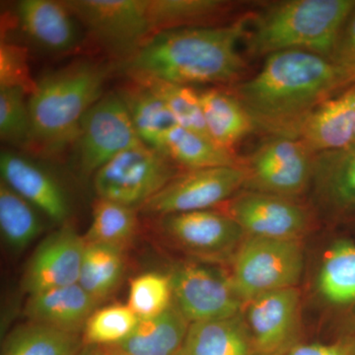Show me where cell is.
I'll return each instance as SVG.
<instances>
[{"instance_id": "1", "label": "cell", "mask_w": 355, "mask_h": 355, "mask_svg": "<svg viewBox=\"0 0 355 355\" xmlns=\"http://www.w3.org/2000/svg\"><path fill=\"white\" fill-rule=\"evenodd\" d=\"M347 80L329 58L302 50L277 51L240 86L238 99L254 125L275 137L298 139L308 116Z\"/></svg>"}, {"instance_id": "2", "label": "cell", "mask_w": 355, "mask_h": 355, "mask_svg": "<svg viewBox=\"0 0 355 355\" xmlns=\"http://www.w3.org/2000/svg\"><path fill=\"white\" fill-rule=\"evenodd\" d=\"M246 33L245 19L156 33L125 62V70L184 86L230 83L246 69L238 50Z\"/></svg>"}, {"instance_id": "3", "label": "cell", "mask_w": 355, "mask_h": 355, "mask_svg": "<svg viewBox=\"0 0 355 355\" xmlns=\"http://www.w3.org/2000/svg\"><path fill=\"white\" fill-rule=\"evenodd\" d=\"M111 72L110 64L81 58L42 76L28 97L32 148L58 153L77 141L83 118L104 96Z\"/></svg>"}, {"instance_id": "4", "label": "cell", "mask_w": 355, "mask_h": 355, "mask_svg": "<svg viewBox=\"0 0 355 355\" xmlns=\"http://www.w3.org/2000/svg\"><path fill=\"white\" fill-rule=\"evenodd\" d=\"M354 0H291L268 9L250 36L256 55L302 50L330 58Z\"/></svg>"}, {"instance_id": "5", "label": "cell", "mask_w": 355, "mask_h": 355, "mask_svg": "<svg viewBox=\"0 0 355 355\" xmlns=\"http://www.w3.org/2000/svg\"><path fill=\"white\" fill-rule=\"evenodd\" d=\"M303 268L300 240L245 236L235 250L230 279L246 305L263 294L296 287Z\"/></svg>"}, {"instance_id": "6", "label": "cell", "mask_w": 355, "mask_h": 355, "mask_svg": "<svg viewBox=\"0 0 355 355\" xmlns=\"http://www.w3.org/2000/svg\"><path fill=\"white\" fill-rule=\"evenodd\" d=\"M181 168L140 141L128 147L94 175L98 198L139 210L177 176Z\"/></svg>"}, {"instance_id": "7", "label": "cell", "mask_w": 355, "mask_h": 355, "mask_svg": "<svg viewBox=\"0 0 355 355\" xmlns=\"http://www.w3.org/2000/svg\"><path fill=\"white\" fill-rule=\"evenodd\" d=\"M77 20L116 60L128 62L153 36L147 0H65Z\"/></svg>"}, {"instance_id": "8", "label": "cell", "mask_w": 355, "mask_h": 355, "mask_svg": "<svg viewBox=\"0 0 355 355\" xmlns=\"http://www.w3.org/2000/svg\"><path fill=\"white\" fill-rule=\"evenodd\" d=\"M241 165L184 170L166 184L139 210L144 216L159 217L210 209L227 200L246 184Z\"/></svg>"}, {"instance_id": "9", "label": "cell", "mask_w": 355, "mask_h": 355, "mask_svg": "<svg viewBox=\"0 0 355 355\" xmlns=\"http://www.w3.org/2000/svg\"><path fill=\"white\" fill-rule=\"evenodd\" d=\"M173 302L190 323L234 317L244 311L230 277L193 261L173 266L169 272Z\"/></svg>"}, {"instance_id": "10", "label": "cell", "mask_w": 355, "mask_h": 355, "mask_svg": "<svg viewBox=\"0 0 355 355\" xmlns=\"http://www.w3.org/2000/svg\"><path fill=\"white\" fill-rule=\"evenodd\" d=\"M141 141L118 92L104 95L83 118L77 139V166L88 177L121 151Z\"/></svg>"}, {"instance_id": "11", "label": "cell", "mask_w": 355, "mask_h": 355, "mask_svg": "<svg viewBox=\"0 0 355 355\" xmlns=\"http://www.w3.org/2000/svg\"><path fill=\"white\" fill-rule=\"evenodd\" d=\"M314 156L300 139L273 137L250 159L245 186L292 200L312 182Z\"/></svg>"}, {"instance_id": "12", "label": "cell", "mask_w": 355, "mask_h": 355, "mask_svg": "<svg viewBox=\"0 0 355 355\" xmlns=\"http://www.w3.org/2000/svg\"><path fill=\"white\" fill-rule=\"evenodd\" d=\"M153 233L168 246L209 258L235 252L246 236L232 217L210 209L154 217Z\"/></svg>"}, {"instance_id": "13", "label": "cell", "mask_w": 355, "mask_h": 355, "mask_svg": "<svg viewBox=\"0 0 355 355\" xmlns=\"http://www.w3.org/2000/svg\"><path fill=\"white\" fill-rule=\"evenodd\" d=\"M244 316L258 355H286L301 343L302 318L297 287L253 299L245 306Z\"/></svg>"}, {"instance_id": "14", "label": "cell", "mask_w": 355, "mask_h": 355, "mask_svg": "<svg viewBox=\"0 0 355 355\" xmlns=\"http://www.w3.org/2000/svg\"><path fill=\"white\" fill-rule=\"evenodd\" d=\"M85 246L83 236L67 223L46 236L28 261L23 291L33 295L78 284Z\"/></svg>"}, {"instance_id": "15", "label": "cell", "mask_w": 355, "mask_h": 355, "mask_svg": "<svg viewBox=\"0 0 355 355\" xmlns=\"http://www.w3.org/2000/svg\"><path fill=\"white\" fill-rule=\"evenodd\" d=\"M227 214L246 236L270 239L300 240L310 224L306 210L291 198L259 191L236 197Z\"/></svg>"}, {"instance_id": "16", "label": "cell", "mask_w": 355, "mask_h": 355, "mask_svg": "<svg viewBox=\"0 0 355 355\" xmlns=\"http://www.w3.org/2000/svg\"><path fill=\"white\" fill-rule=\"evenodd\" d=\"M1 181L55 223H67L70 205L58 180L38 163L12 151L0 155Z\"/></svg>"}, {"instance_id": "17", "label": "cell", "mask_w": 355, "mask_h": 355, "mask_svg": "<svg viewBox=\"0 0 355 355\" xmlns=\"http://www.w3.org/2000/svg\"><path fill=\"white\" fill-rule=\"evenodd\" d=\"M99 303L80 284H76L29 295L24 314L32 323L83 335Z\"/></svg>"}, {"instance_id": "18", "label": "cell", "mask_w": 355, "mask_h": 355, "mask_svg": "<svg viewBox=\"0 0 355 355\" xmlns=\"http://www.w3.org/2000/svg\"><path fill=\"white\" fill-rule=\"evenodd\" d=\"M355 135V86L319 105L303 123L298 139L313 154L345 148Z\"/></svg>"}, {"instance_id": "19", "label": "cell", "mask_w": 355, "mask_h": 355, "mask_svg": "<svg viewBox=\"0 0 355 355\" xmlns=\"http://www.w3.org/2000/svg\"><path fill=\"white\" fill-rule=\"evenodd\" d=\"M16 14L22 31L46 50L62 53L78 43L77 19L64 1L22 0Z\"/></svg>"}, {"instance_id": "20", "label": "cell", "mask_w": 355, "mask_h": 355, "mask_svg": "<svg viewBox=\"0 0 355 355\" xmlns=\"http://www.w3.org/2000/svg\"><path fill=\"white\" fill-rule=\"evenodd\" d=\"M180 355H258L244 311L234 317L191 323Z\"/></svg>"}, {"instance_id": "21", "label": "cell", "mask_w": 355, "mask_h": 355, "mask_svg": "<svg viewBox=\"0 0 355 355\" xmlns=\"http://www.w3.org/2000/svg\"><path fill=\"white\" fill-rule=\"evenodd\" d=\"M190 324L173 302L162 314L140 319L130 335L114 347L125 355H178Z\"/></svg>"}, {"instance_id": "22", "label": "cell", "mask_w": 355, "mask_h": 355, "mask_svg": "<svg viewBox=\"0 0 355 355\" xmlns=\"http://www.w3.org/2000/svg\"><path fill=\"white\" fill-rule=\"evenodd\" d=\"M312 182L320 202L336 210L355 207V144L315 154Z\"/></svg>"}, {"instance_id": "23", "label": "cell", "mask_w": 355, "mask_h": 355, "mask_svg": "<svg viewBox=\"0 0 355 355\" xmlns=\"http://www.w3.org/2000/svg\"><path fill=\"white\" fill-rule=\"evenodd\" d=\"M140 140L160 151L166 135L178 123L162 99L142 84L130 79L119 91Z\"/></svg>"}, {"instance_id": "24", "label": "cell", "mask_w": 355, "mask_h": 355, "mask_svg": "<svg viewBox=\"0 0 355 355\" xmlns=\"http://www.w3.org/2000/svg\"><path fill=\"white\" fill-rule=\"evenodd\" d=\"M198 96L209 137L219 146L231 150L253 130L254 121L238 98L216 89Z\"/></svg>"}, {"instance_id": "25", "label": "cell", "mask_w": 355, "mask_h": 355, "mask_svg": "<svg viewBox=\"0 0 355 355\" xmlns=\"http://www.w3.org/2000/svg\"><path fill=\"white\" fill-rule=\"evenodd\" d=\"M160 153L186 170L239 165L232 151L180 125L166 135Z\"/></svg>"}, {"instance_id": "26", "label": "cell", "mask_w": 355, "mask_h": 355, "mask_svg": "<svg viewBox=\"0 0 355 355\" xmlns=\"http://www.w3.org/2000/svg\"><path fill=\"white\" fill-rule=\"evenodd\" d=\"M83 347V335L29 322L4 338L1 355H78Z\"/></svg>"}, {"instance_id": "27", "label": "cell", "mask_w": 355, "mask_h": 355, "mask_svg": "<svg viewBox=\"0 0 355 355\" xmlns=\"http://www.w3.org/2000/svg\"><path fill=\"white\" fill-rule=\"evenodd\" d=\"M139 232V210L98 198L92 205V220L86 243L107 245L125 251Z\"/></svg>"}, {"instance_id": "28", "label": "cell", "mask_w": 355, "mask_h": 355, "mask_svg": "<svg viewBox=\"0 0 355 355\" xmlns=\"http://www.w3.org/2000/svg\"><path fill=\"white\" fill-rule=\"evenodd\" d=\"M125 272V251L86 243L78 284L99 302L120 286Z\"/></svg>"}, {"instance_id": "29", "label": "cell", "mask_w": 355, "mask_h": 355, "mask_svg": "<svg viewBox=\"0 0 355 355\" xmlns=\"http://www.w3.org/2000/svg\"><path fill=\"white\" fill-rule=\"evenodd\" d=\"M318 289L336 305L355 302V244L340 240L324 254L317 279Z\"/></svg>"}, {"instance_id": "30", "label": "cell", "mask_w": 355, "mask_h": 355, "mask_svg": "<svg viewBox=\"0 0 355 355\" xmlns=\"http://www.w3.org/2000/svg\"><path fill=\"white\" fill-rule=\"evenodd\" d=\"M0 229L11 248L23 250L43 231V223L36 207L19 193L0 182Z\"/></svg>"}, {"instance_id": "31", "label": "cell", "mask_w": 355, "mask_h": 355, "mask_svg": "<svg viewBox=\"0 0 355 355\" xmlns=\"http://www.w3.org/2000/svg\"><path fill=\"white\" fill-rule=\"evenodd\" d=\"M227 6L221 0H147L153 35L166 30L196 27L218 15Z\"/></svg>"}, {"instance_id": "32", "label": "cell", "mask_w": 355, "mask_h": 355, "mask_svg": "<svg viewBox=\"0 0 355 355\" xmlns=\"http://www.w3.org/2000/svg\"><path fill=\"white\" fill-rule=\"evenodd\" d=\"M128 76L135 83L146 86L162 99L178 125L210 139L203 118L200 96L190 86L167 83L144 74H128Z\"/></svg>"}, {"instance_id": "33", "label": "cell", "mask_w": 355, "mask_h": 355, "mask_svg": "<svg viewBox=\"0 0 355 355\" xmlns=\"http://www.w3.org/2000/svg\"><path fill=\"white\" fill-rule=\"evenodd\" d=\"M139 319L128 305L114 304L97 309L83 333L85 345H116L130 335Z\"/></svg>"}, {"instance_id": "34", "label": "cell", "mask_w": 355, "mask_h": 355, "mask_svg": "<svg viewBox=\"0 0 355 355\" xmlns=\"http://www.w3.org/2000/svg\"><path fill=\"white\" fill-rule=\"evenodd\" d=\"M28 97L21 89L0 88V137L22 148H32L33 144Z\"/></svg>"}, {"instance_id": "35", "label": "cell", "mask_w": 355, "mask_h": 355, "mask_svg": "<svg viewBox=\"0 0 355 355\" xmlns=\"http://www.w3.org/2000/svg\"><path fill=\"white\" fill-rule=\"evenodd\" d=\"M173 304L169 275L146 272L132 279L128 306L139 319H148L165 312Z\"/></svg>"}, {"instance_id": "36", "label": "cell", "mask_w": 355, "mask_h": 355, "mask_svg": "<svg viewBox=\"0 0 355 355\" xmlns=\"http://www.w3.org/2000/svg\"><path fill=\"white\" fill-rule=\"evenodd\" d=\"M29 67L28 50L11 42L0 44V88H18L30 96L36 88Z\"/></svg>"}, {"instance_id": "37", "label": "cell", "mask_w": 355, "mask_h": 355, "mask_svg": "<svg viewBox=\"0 0 355 355\" xmlns=\"http://www.w3.org/2000/svg\"><path fill=\"white\" fill-rule=\"evenodd\" d=\"M343 28L330 60L345 72L347 78H355V8Z\"/></svg>"}, {"instance_id": "38", "label": "cell", "mask_w": 355, "mask_h": 355, "mask_svg": "<svg viewBox=\"0 0 355 355\" xmlns=\"http://www.w3.org/2000/svg\"><path fill=\"white\" fill-rule=\"evenodd\" d=\"M286 355H355V338H343L331 343H302Z\"/></svg>"}, {"instance_id": "39", "label": "cell", "mask_w": 355, "mask_h": 355, "mask_svg": "<svg viewBox=\"0 0 355 355\" xmlns=\"http://www.w3.org/2000/svg\"><path fill=\"white\" fill-rule=\"evenodd\" d=\"M101 347L97 345H85L80 350L78 355H99Z\"/></svg>"}, {"instance_id": "40", "label": "cell", "mask_w": 355, "mask_h": 355, "mask_svg": "<svg viewBox=\"0 0 355 355\" xmlns=\"http://www.w3.org/2000/svg\"><path fill=\"white\" fill-rule=\"evenodd\" d=\"M99 355H125L123 354L121 350L116 349L114 345H110V347H101Z\"/></svg>"}, {"instance_id": "41", "label": "cell", "mask_w": 355, "mask_h": 355, "mask_svg": "<svg viewBox=\"0 0 355 355\" xmlns=\"http://www.w3.org/2000/svg\"><path fill=\"white\" fill-rule=\"evenodd\" d=\"M355 144V135H354V144Z\"/></svg>"}, {"instance_id": "42", "label": "cell", "mask_w": 355, "mask_h": 355, "mask_svg": "<svg viewBox=\"0 0 355 355\" xmlns=\"http://www.w3.org/2000/svg\"><path fill=\"white\" fill-rule=\"evenodd\" d=\"M178 355H180V354H178Z\"/></svg>"}]
</instances>
